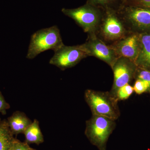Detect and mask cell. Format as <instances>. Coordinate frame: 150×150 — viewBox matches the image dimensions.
Instances as JSON below:
<instances>
[{
  "label": "cell",
  "mask_w": 150,
  "mask_h": 150,
  "mask_svg": "<svg viewBox=\"0 0 150 150\" xmlns=\"http://www.w3.org/2000/svg\"><path fill=\"white\" fill-rule=\"evenodd\" d=\"M84 98L92 115L104 116L114 121L120 117L118 101L110 92L87 89Z\"/></svg>",
  "instance_id": "6da1fadb"
},
{
  "label": "cell",
  "mask_w": 150,
  "mask_h": 150,
  "mask_svg": "<svg viewBox=\"0 0 150 150\" xmlns=\"http://www.w3.org/2000/svg\"><path fill=\"white\" fill-rule=\"evenodd\" d=\"M130 32L118 14L117 10L104 9L103 15L95 34L110 45L126 36Z\"/></svg>",
  "instance_id": "7a4b0ae2"
},
{
  "label": "cell",
  "mask_w": 150,
  "mask_h": 150,
  "mask_svg": "<svg viewBox=\"0 0 150 150\" xmlns=\"http://www.w3.org/2000/svg\"><path fill=\"white\" fill-rule=\"evenodd\" d=\"M64 45L58 26L40 29L31 35L26 58L34 59L42 52L49 50L54 51Z\"/></svg>",
  "instance_id": "3957f363"
},
{
  "label": "cell",
  "mask_w": 150,
  "mask_h": 150,
  "mask_svg": "<svg viewBox=\"0 0 150 150\" xmlns=\"http://www.w3.org/2000/svg\"><path fill=\"white\" fill-rule=\"evenodd\" d=\"M115 121L95 115L86 121L85 134L92 144L98 150H106L108 141L116 127Z\"/></svg>",
  "instance_id": "277c9868"
},
{
  "label": "cell",
  "mask_w": 150,
  "mask_h": 150,
  "mask_svg": "<svg viewBox=\"0 0 150 150\" xmlns=\"http://www.w3.org/2000/svg\"><path fill=\"white\" fill-rule=\"evenodd\" d=\"M62 12L71 18L88 35L95 34L102 18L104 9L88 3L73 9L63 8Z\"/></svg>",
  "instance_id": "5b68a950"
},
{
  "label": "cell",
  "mask_w": 150,
  "mask_h": 150,
  "mask_svg": "<svg viewBox=\"0 0 150 150\" xmlns=\"http://www.w3.org/2000/svg\"><path fill=\"white\" fill-rule=\"evenodd\" d=\"M117 11L129 32L150 33V10L122 4Z\"/></svg>",
  "instance_id": "8992f818"
},
{
  "label": "cell",
  "mask_w": 150,
  "mask_h": 150,
  "mask_svg": "<svg viewBox=\"0 0 150 150\" xmlns=\"http://www.w3.org/2000/svg\"><path fill=\"white\" fill-rule=\"evenodd\" d=\"M87 57L88 54L83 44L74 46L64 45L54 51V55L50 59L49 64L64 71L75 67Z\"/></svg>",
  "instance_id": "52a82bcc"
},
{
  "label": "cell",
  "mask_w": 150,
  "mask_h": 150,
  "mask_svg": "<svg viewBox=\"0 0 150 150\" xmlns=\"http://www.w3.org/2000/svg\"><path fill=\"white\" fill-rule=\"evenodd\" d=\"M113 73V84L110 93L116 98L117 91L121 87L130 84L137 69L135 62L124 57H119L111 67Z\"/></svg>",
  "instance_id": "ba28073f"
},
{
  "label": "cell",
  "mask_w": 150,
  "mask_h": 150,
  "mask_svg": "<svg viewBox=\"0 0 150 150\" xmlns=\"http://www.w3.org/2000/svg\"><path fill=\"white\" fill-rule=\"evenodd\" d=\"M88 56H93L112 67L118 56L110 45H108L95 34L88 35L85 43L83 44Z\"/></svg>",
  "instance_id": "9c48e42d"
},
{
  "label": "cell",
  "mask_w": 150,
  "mask_h": 150,
  "mask_svg": "<svg viewBox=\"0 0 150 150\" xmlns=\"http://www.w3.org/2000/svg\"><path fill=\"white\" fill-rule=\"evenodd\" d=\"M117 56L135 62L139 53L140 35L130 32L123 38L110 45Z\"/></svg>",
  "instance_id": "30bf717a"
},
{
  "label": "cell",
  "mask_w": 150,
  "mask_h": 150,
  "mask_svg": "<svg viewBox=\"0 0 150 150\" xmlns=\"http://www.w3.org/2000/svg\"><path fill=\"white\" fill-rule=\"evenodd\" d=\"M139 53L135 62L137 67L150 71V33L140 35Z\"/></svg>",
  "instance_id": "8fae6325"
},
{
  "label": "cell",
  "mask_w": 150,
  "mask_h": 150,
  "mask_svg": "<svg viewBox=\"0 0 150 150\" xmlns=\"http://www.w3.org/2000/svg\"><path fill=\"white\" fill-rule=\"evenodd\" d=\"M31 120L23 112L16 111L8 118V125L13 134H18L24 133L32 123Z\"/></svg>",
  "instance_id": "7c38bea8"
},
{
  "label": "cell",
  "mask_w": 150,
  "mask_h": 150,
  "mask_svg": "<svg viewBox=\"0 0 150 150\" xmlns=\"http://www.w3.org/2000/svg\"><path fill=\"white\" fill-rule=\"evenodd\" d=\"M23 134L27 144H39L44 142L43 135L39 127V122L37 119L34 120L25 129Z\"/></svg>",
  "instance_id": "4fadbf2b"
},
{
  "label": "cell",
  "mask_w": 150,
  "mask_h": 150,
  "mask_svg": "<svg viewBox=\"0 0 150 150\" xmlns=\"http://www.w3.org/2000/svg\"><path fill=\"white\" fill-rule=\"evenodd\" d=\"M8 123H0V150H12L14 139Z\"/></svg>",
  "instance_id": "5bb4252c"
},
{
  "label": "cell",
  "mask_w": 150,
  "mask_h": 150,
  "mask_svg": "<svg viewBox=\"0 0 150 150\" xmlns=\"http://www.w3.org/2000/svg\"><path fill=\"white\" fill-rule=\"evenodd\" d=\"M86 3L103 9L110 8L118 10L123 4L121 0H87Z\"/></svg>",
  "instance_id": "9a60e30c"
},
{
  "label": "cell",
  "mask_w": 150,
  "mask_h": 150,
  "mask_svg": "<svg viewBox=\"0 0 150 150\" xmlns=\"http://www.w3.org/2000/svg\"><path fill=\"white\" fill-rule=\"evenodd\" d=\"M134 88L130 84L121 87L117 91L116 98L118 101L128 99L134 92Z\"/></svg>",
  "instance_id": "2e32d148"
},
{
  "label": "cell",
  "mask_w": 150,
  "mask_h": 150,
  "mask_svg": "<svg viewBox=\"0 0 150 150\" xmlns=\"http://www.w3.org/2000/svg\"><path fill=\"white\" fill-rule=\"evenodd\" d=\"M133 86L134 91L137 94L141 95L145 93H150L149 86L146 83L140 79H135Z\"/></svg>",
  "instance_id": "e0dca14e"
},
{
  "label": "cell",
  "mask_w": 150,
  "mask_h": 150,
  "mask_svg": "<svg viewBox=\"0 0 150 150\" xmlns=\"http://www.w3.org/2000/svg\"><path fill=\"white\" fill-rule=\"evenodd\" d=\"M122 4L150 10V0H126Z\"/></svg>",
  "instance_id": "ac0fdd59"
},
{
  "label": "cell",
  "mask_w": 150,
  "mask_h": 150,
  "mask_svg": "<svg viewBox=\"0 0 150 150\" xmlns=\"http://www.w3.org/2000/svg\"><path fill=\"white\" fill-rule=\"evenodd\" d=\"M140 79L146 83L149 86L150 93V71L137 67L134 80Z\"/></svg>",
  "instance_id": "d6986e66"
},
{
  "label": "cell",
  "mask_w": 150,
  "mask_h": 150,
  "mask_svg": "<svg viewBox=\"0 0 150 150\" xmlns=\"http://www.w3.org/2000/svg\"><path fill=\"white\" fill-rule=\"evenodd\" d=\"M12 150H34L28 146L27 143H23L14 139Z\"/></svg>",
  "instance_id": "ffe728a7"
},
{
  "label": "cell",
  "mask_w": 150,
  "mask_h": 150,
  "mask_svg": "<svg viewBox=\"0 0 150 150\" xmlns=\"http://www.w3.org/2000/svg\"><path fill=\"white\" fill-rule=\"evenodd\" d=\"M9 108V105L6 102L4 97L0 93V112L5 113L6 110Z\"/></svg>",
  "instance_id": "44dd1931"
},
{
  "label": "cell",
  "mask_w": 150,
  "mask_h": 150,
  "mask_svg": "<svg viewBox=\"0 0 150 150\" xmlns=\"http://www.w3.org/2000/svg\"><path fill=\"white\" fill-rule=\"evenodd\" d=\"M121 1H122V2H123H123H124V1H126V0H121Z\"/></svg>",
  "instance_id": "7402d4cb"
},
{
  "label": "cell",
  "mask_w": 150,
  "mask_h": 150,
  "mask_svg": "<svg viewBox=\"0 0 150 150\" xmlns=\"http://www.w3.org/2000/svg\"><path fill=\"white\" fill-rule=\"evenodd\" d=\"M34 150H35V149H34Z\"/></svg>",
  "instance_id": "603a6c76"
},
{
  "label": "cell",
  "mask_w": 150,
  "mask_h": 150,
  "mask_svg": "<svg viewBox=\"0 0 150 150\" xmlns=\"http://www.w3.org/2000/svg\"></svg>",
  "instance_id": "cb8c5ba5"
}]
</instances>
